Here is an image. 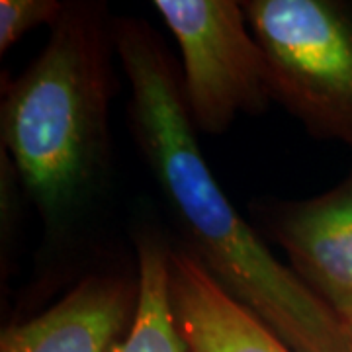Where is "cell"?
<instances>
[{
  "instance_id": "6da1fadb",
  "label": "cell",
  "mask_w": 352,
  "mask_h": 352,
  "mask_svg": "<svg viewBox=\"0 0 352 352\" xmlns=\"http://www.w3.org/2000/svg\"><path fill=\"white\" fill-rule=\"evenodd\" d=\"M129 82L133 138L184 237V249L231 298L294 352H346L339 315L266 249L201 155L182 78L159 34L135 18L113 22Z\"/></svg>"
},
{
  "instance_id": "7a4b0ae2",
  "label": "cell",
  "mask_w": 352,
  "mask_h": 352,
  "mask_svg": "<svg viewBox=\"0 0 352 352\" xmlns=\"http://www.w3.org/2000/svg\"><path fill=\"white\" fill-rule=\"evenodd\" d=\"M112 51L106 8L67 2L47 45L2 100L4 147L51 229L90 200L106 166Z\"/></svg>"
},
{
  "instance_id": "3957f363",
  "label": "cell",
  "mask_w": 352,
  "mask_h": 352,
  "mask_svg": "<svg viewBox=\"0 0 352 352\" xmlns=\"http://www.w3.org/2000/svg\"><path fill=\"white\" fill-rule=\"evenodd\" d=\"M272 98L314 135L352 149V6L335 0H247Z\"/></svg>"
},
{
  "instance_id": "277c9868",
  "label": "cell",
  "mask_w": 352,
  "mask_h": 352,
  "mask_svg": "<svg viewBox=\"0 0 352 352\" xmlns=\"http://www.w3.org/2000/svg\"><path fill=\"white\" fill-rule=\"evenodd\" d=\"M182 57V88L192 122L219 135L239 112L258 113L272 98L270 71L243 2L155 0Z\"/></svg>"
},
{
  "instance_id": "5b68a950",
  "label": "cell",
  "mask_w": 352,
  "mask_h": 352,
  "mask_svg": "<svg viewBox=\"0 0 352 352\" xmlns=\"http://www.w3.org/2000/svg\"><path fill=\"white\" fill-rule=\"evenodd\" d=\"M261 217L305 288L340 317L352 314V170L315 198L270 201Z\"/></svg>"
},
{
  "instance_id": "8992f818",
  "label": "cell",
  "mask_w": 352,
  "mask_h": 352,
  "mask_svg": "<svg viewBox=\"0 0 352 352\" xmlns=\"http://www.w3.org/2000/svg\"><path fill=\"white\" fill-rule=\"evenodd\" d=\"M138 305V282L96 274L38 317L2 331L0 352H116Z\"/></svg>"
},
{
  "instance_id": "52a82bcc",
  "label": "cell",
  "mask_w": 352,
  "mask_h": 352,
  "mask_svg": "<svg viewBox=\"0 0 352 352\" xmlns=\"http://www.w3.org/2000/svg\"><path fill=\"white\" fill-rule=\"evenodd\" d=\"M170 296L190 352H294L184 247H170Z\"/></svg>"
},
{
  "instance_id": "ba28073f",
  "label": "cell",
  "mask_w": 352,
  "mask_h": 352,
  "mask_svg": "<svg viewBox=\"0 0 352 352\" xmlns=\"http://www.w3.org/2000/svg\"><path fill=\"white\" fill-rule=\"evenodd\" d=\"M116 352H190L170 296V247L149 231L138 237V305Z\"/></svg>"
},
{
  "instance_id": "9c48e42d",
  "label": "cell",
  "mask_w": 352,
  "mask_h": 352,
  "mask_svg": "<svg viewBox=\"0 0 352 352\" xmlns=\"http://www.w3.org/2000/svg\"><path fill=\"white\" fill-rule=\"evenodd\" d=\"M67 2L59 0H2L0 2V51L12 47L30 30L41 24L53 25Z\"/></svg>"
},
{
  "instance_id": "30bf717a",
  "label": "cell",
  "mask_w": 352,
  "mask_h": 352,
  "mask_svg": "<svg viewBox=\"0 0 352 352\" xmlns=\"http://www.w3.org/2000/svg\"><path fill=\"white\" fill-rule=\"evenodd\" d=\"M342 331H344V342H346V352H352V314L340 317Z\"/></svg>"
}]
</instances>
